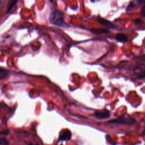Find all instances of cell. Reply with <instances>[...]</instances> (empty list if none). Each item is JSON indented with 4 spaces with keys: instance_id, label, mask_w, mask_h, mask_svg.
I'll return each mask as SVG.
<instances>
[{
    "instance_id": "1",
    "label": "cell",
    "mask_w": 145,
    "mask_h": 145,
    "mask_svg": "<svg viewBox=\"0 0 145 145\" xmlns=\"http://www.w3.org/2000/svg\"><path fill=\"white\" fill-rule=\"evenodd\" d=\"M50 22L54 25L58 26H66L63 21V15L59 10H56L51 12L49 16Z\"/></svg>"
},
{
    "instance_id": "2",
    "label": "cell",
    "mask_w": 145,
    "mask_h": 145,
    "mask_svg": "<svg viewBox=\"0 0 145 145\" xmlns=\"http://www.w3.org/2000/svg\"><path fill=\"white\" fill-rule=\"evenodd\" d=\"M109 123H121V124H133L135 122V121L130 117L129 116L127 115L126 116H123L117 119L112 120L109 121Z\"/></svg>"
},
{
    "instance_id": "3",
    "label": "cell",
    "mask_w": 145,
    "mask_h": 145,
    "mask_svg": "<svg viewBox=\"0 0 145 145\" xmlns=\"http://www.w3.org/2000/svg\"><path fill=\"white\" fill-rule=\"evenodd\" d=\"M94 115L96 118L100 120H103L107 118L110 117V112L107 110H97L94 113Z\"/></svg>"
},
{
    "instance_id": "4",
    "label": "cell",
    "mask_w": 145,
    "mask_h": 145,
    "mask_svg": "<svg viewBox=\"0 0 145 145\" xmlns=\"http://www.w3.org/2000/svg\"><path fill=\"white\" fill-rule=\"evenodd\" d=\"M71 138V131L69 130H63L61 134H60L58 141H68Z\"/></svg>"
},
{
    "instance_id": "5",
    "label": "cell",
    "mask_w": 145,
    "mask_h": 145,
    "mask_svg": "<svg viewBox=\"0 0 145 145\" xmlns=\"http://www.w3.org/2000/svg\"><path fill=\"white\" fill-rule=\"evenodd\" d=\"M98 22H99V23H100L102 25H103L104 27L107 28H109V29H112V28H114L115 27V25L112 23L111 22L109 21L107 19H105L104 18H101V17H99L97 18Z\"/></svg>"
},
{
    "instance_id": "6",
    "label": "cell",
    "mask_w": 145,
    "mask_h": 145,
    "mask_svg": "<svg viewBox=\"0 0 145 145\" xmlns=\"http://www.w3.org/2000/svg\"><path fill=\"white\" fill-rule=\"evenodd\" d=\"M90 31L95 34H101V33H108L109 31L106 28H92Z\"/></svg>"
},
{
    "instance_id": "7",
    "label": "cell",
    "mask_w": 145,
    "mask_h": 145,
    "mask_svg": "<svg viewBox=\"0 0 145 145\" xmlns=\"http://www.w3.org/2000/svg\"><path fill=\"white\" fill-rule=\"evenodd\" d=\"M116 40L119 42L124 43L127 40V36L123 33H118L116 36Z\"/></svg>"
},
{
    "instance_id": "8",
    "label": "cell",
    "mask_w": 145,
    "mask_h": 145,
    "mask_svg": "<svg viewBox=\"0 0 145 145\" xmlns=\"http://www.w3.org/2000/svg\"><path fill=\"white\" fill-rule=\"evenodd\" d=\"M17 2L18 1L16 0H12L9 2V3H8L7 7V12H8L15 6V5L16 4Z\"/></svg>"
},
{
    "instance_id": "9",
    "label": "cell",
    "mask_w": 145,
    "mask_h": 145,
    "mask_svg": "<svg viewBox=\"0 0 145 145\" xmlns=\"http://www.w3.org/2000/svg\"><path fill=\"white\" fill-rule=\"evenodd\" d=\"M8 73V70L7 69L0 67V80L3 79Z\"/></svg>"
},
{
    "instance_id": "10",
    "label": "cell",
    "mask_w": 145,
    "mask_h": 145,
    "mask_svg": "<svg viewBox=\"0 0 145 145\" xmlns=\"http://www.w3.org/2000/svg\"><path fill=\"white\" fill-rule=\"evenodd\" d=\"M8 141L5 137H0V145H8Z\"/></svg>"
},
{
    "instance_id": "11",
    "label": "cell",
    "mask_w": 145,
    "mask_h": 145,
    "mask_svg": "<svg viewBox=\"0 0 145 145\" xmlns=\"http://www.w3.org/2000/svg\"><path fill=\"white\" fill-rule=\"evenodd\" d=\"M143 2L145 3V1H142ZM140 14L142 15V16L143 17H145V4L143 6V7H142V9H141V11H140Z\"/></svg>"
},
{
    "instance_id": "12",
    "label": "cell",
    "mask_w": 145,
    "mask_h": 145,
    "mask_svg": "<svg viewBox=\"0 0 145 145\" xmlns=\"http://www.w3.org/2000/svg\"><path fill=\"white\" fill-rule=\"evenodd\" d=\"M134 22V24L135 25H138L142 23V20L141 19L138 18V19H136Z\"/></svg>"
},
{
    "instance_id": "13",
    "label": "cell",
    "mask_w": 145,
    "mask_h": 145,
    "mask_svg": "<svg viewBox=\"0 0 145 145\" xmlns=\"http://www.w3.org/2000/svg\"><path fill=\"white\" fill-rule=\"evenodd\" d=\"M134 6H135L134 4L133 3H132V2H130V4L128 5L127 7L126 8V10H127V11H129L131 10L132 8H133L134 7Z\"/></svg>"
},
{
    "instance_id": "14",
    "label": "cell",
    "mask_w": 145,
    "mask_h": 145,
    "mask_svg": "<svg viewBox=\"0 0 145 145\" xmlns=\"http://www.w3.org/2000/svg\"><path fill=\"white\" fill-rule=\"evenodd\" d=\"M9 134V131L7 130H5L2 131H0V136L1 135H7Z\"/></svg>"
},
{
    "instance_id": "15",
    "label": "cell",
    "mask_w": 145,
    "mask_h": 145,
    "mask_svg": "<svg viewBox=\"0 0 145 145\" xmlns=\"http://www.w3.org/2000/svg\"><path fill=\"white\" fill-rule=\"evenodd\" d=\"M139 76L140 78H145V72H144V73H143V75H139Z\"/></svg>"
},
{
    "instance_id": "16",
    "label": "cell",
    "mask_w": 145,
    "mask_h": 145,
    "mask_svg": "<svg viewBox=\"0 0 145 145\" xmlns=\"http://www.w3.org/2000/svg\"><path fill=\"white\" fill-rule=\"evenodd\" d=\"M28 145H39V144H33V143H28Z\"/></svg>"
}]
</instances>
